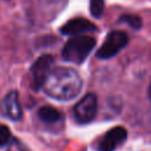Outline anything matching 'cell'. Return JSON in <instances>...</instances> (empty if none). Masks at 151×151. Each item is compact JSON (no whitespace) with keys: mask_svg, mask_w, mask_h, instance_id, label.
<instances>
[{"mask_svg":"<svg viewBox=\"0 0 151 151\" xmlns=\"http://www.w3.org/2000/svg\"><path fill=\"white\" fill-rule=\"evenodd\" d=\"M127 138V131L124 126H114L106 131L96 143L97 151H114Z\"/></svg>","mask_w":151,"mask_h":151,"instance_id":"5b68a950","label":"cell"},{"mask_svg":"<svg viewBox=\"0 0 151 151\" xmlns=\"http://www.w3.org/2000/svg\"><path fill=\"white\" fill-rule=\"evenodd\" d=\"M83 87V80L79 73L65 66L51 68L42 88L45 93L57 100H71L76 98Z\"/></svg>","mask_w":151,"mask_h":151,"instance_id":"6da1fadb","label":"cell"},{"mask_svg":"<svg viewBox=\"0 0 151 151\" xmlns=\"http://www.w3.org/2000/svg\"><path fill=\"white\" fill-rule=\"evenodd\" d=\"M147 94H149V98H150V101H151V80H150V84H149V88H147Z\"/></svg>","mask_w":151,"mask_h":151,"instance_id":"5bb4252c","label":"cell"},{"mask_svg":"<svg viewBox=\"0 0 151 151\" xmlns=\"http://www.w3.org/2000/svg\"><path fill=\"white\" fill-rule=\"evenodd\" d=\"M7 151H29V149H27L19 139L17 138H12L9 140V143L7 144Z\"/></svg>","mask_w":151,"mask_h":151,"instance_id":"4fadbf2b","label":"cell"},{"mask_svg":"<svg viewBox=\"0 0 151 151\" xmlns=\"http://www.w3.org/2000/svg\"><path fill=\"white\" fill-rule=\"evenodd\" d=\"M97 97L93 93H86L73 107V114L78 123L86 124L94 119L97 114Z\"/></svg>","mask_w":151,"mask_h":151,"instance_id":"277c9868","label":"cell"},{"mask_svg":"<svg viewBox=\"0 0 151 151\" xmlns=\"http://www.w3.org/2000/svg\"><path fill=\"white\" fill-rule=\"evenodd\" d=\"M105 8V0H90V12L92 17L99 19Z\"/></svg>","mask_w":151,"mask_h":151,"instance_id":"8fae6325","label":"cell"},{"mask_svg":"<svg viewBox=\"0 0 151 151\" xmlns=\"http://www.w3.org/2000/svg\"><path fill=\"white\" fill-rule=\"evenodd\" d=\"M96 45V39L90 35H73L63 47L61 57L64 60L81 64L91 53Z\"/></svg>","mask_w":151,"mask_h":151,"instance_id":"7a4b0ae2","label":"cell"},{"mask_svg":"<svg viewBox=\"0 0 151 151\" xmlns=\"http://www.w3.org/2000/svg\"><path fill=\"white\" fill-rule=\"evenodd\" d=\"M11 139H12V133L6 125L0 124V146L7 145Z\"/></svg>","mask_w":151,"mask_h":151,"instance_id":"7c38bea8","label":"cell"},{"mask_svg":"<svg viewBox=\"0 0 151 151\" xmlns=\"http://www.w3.org/2000/svg\"><path fill=\"white\" fill-rule=\"evenodd\" d=\"M0 111L5 117L11 120H19L22 117V110L17 91H11L2 98L0 104Z\"/></svg>","mask_w":151,"mask_h":151,"instance_id":"52a82bcc","label":"cell"},{"mask_svg":"<svg viewBox=\"0 0 151 151\" xmlns=\"http://www.w3.org/2000/svg\"><path fill=\"white\" fill-rule=\"evenodd\" d=\"M53 64V57L50 54H44L39 57L34 64L31 66V74H32V84L35 91L40 90L44 85V81L47 74L51 71V66Z\"/></svg>","mask_w":151,"mask_h":151,"instance_id":"8992f818","label":"cell"},{"mask_svg":"<svg viewBox=\"0 0 151 151\" xmlns=\"http://www.w3.org/2000/svg\"><path fill=\"white\" fill-rule=\"evenodd\" d=\"M129 42V37L123 31H111L107 33L103 45L97 51V58L99 59H110L119 53Z\"/></svg>","mask_w":151,"mask_h":151,"instance_id":"3957f363","label":"cell"},{"mask_svg":"<svg viewBox=\"0 0 151 151\" xmlns=\"http://www.w3.org/2000/svg\"><path fill=\"white\" fill-rule=\"evenodd\" d=\"M93 31H97V26L84 18L71 19L60 27V33L64 35H80L81 33Z\"/></svg>","mask_w":151,"mask_h":151,"instance_id":"ba28073f","label":"cell"},{"mask_svg":"<svg viewBox=\"0 0 151 151\" xmlns=\"http://www.w3.org/2000/svg\"><path fill=\"white\" fill-rule=\"evenodd\" d=\"M38 117L45 124H57L64 119L63 113L52 106H41L38 110Z\"/></svg>","mask_w":151,"mask_h":151,"instance_id":"9c48e42d","label":"cell"},{"mask_svg":"<svg viewBox=\"0 0 151 151\" xmlns=\"http://www.w3.org/2000/svg\"><path fill=\"white\" fill-rule=\"evenodd\" d=\"M119 21L126 24L133 29H139L142 27V19L136 14H123L119 18Z\"/></svg>","mask_w":151,"mask_h":151,"instance_id":"30bf717a","label":"cell"}]
</instances>
